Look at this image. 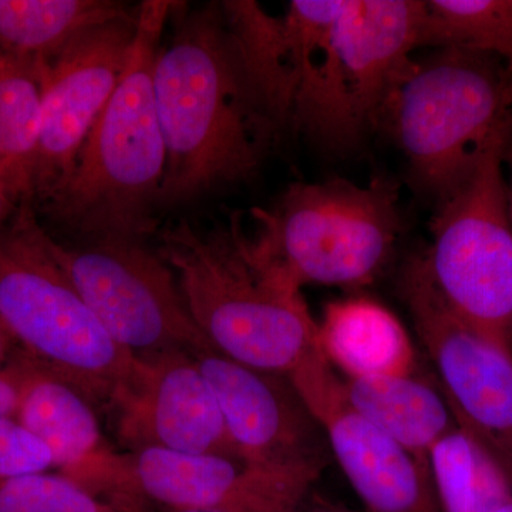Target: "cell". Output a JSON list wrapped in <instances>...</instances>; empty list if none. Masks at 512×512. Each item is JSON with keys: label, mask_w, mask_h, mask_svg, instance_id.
<instances>
[{"label": "cell", "mask_w": 512, "mask_h": 512, "mask_svg": "<svg viewBox=\"0 0 512 512\" xmlns=\"http://www.w3.org/2000/svg\"><path fill=\"white\" fill-rule=\"evenodd\" d=\"M154 66L165 146L158 207H177L254 175L278 133L249 82L220 3L175 16Z\"/></svg>", "instance_id": "cell-1"}, {"label": "cell", "mask_w": 512, "mask_h": 512, "mask_svg": "<svg viewBox=\"0 0 512 512\" xmlns=\"http://www.w3.org/2000/svg\"><path fill=\"white\" fill-rule=\"evenodd\" d=\"M158 241L212 350L289 379L319 349L318 322L301 289L256 251L241 211L207 228L165 225Z\"/></svg>", "instance_id": "cell-2"}, {"label": "cell", "mask_w": 512, "mask_h": 512, "mask_svg": "<svg viewBox=\"0 0 512 512\" xmlns=\"http://www.w3.org/2000/svg\"><path fill=\"white\" fill-rule=\"evenodd\" d=\"M175 2L144 0L116 90L84 141L72 174L42 205L55 224L82 238L146 241L158 231L165 171L154 99V66Z\"/></svg>", "instance_id": "cell-3"}, {"label": "cell", "mask_w": 512, "mask_h": 512, "mask_svg": "<svg viewBox=\"0 0 512 512\" xmlns=\"http://www.w3.org/2000/svg\"><path fill=\"white\" fill-rule=\"evenodd\" d=\"M33 205L0 231V320L18 349L111 409L140 375L56 264Z\"/></svg>", "instance_id": "cell-4"}, {"label": "cell", "mask_w": 512, "mask_h": 512, "mask_svg": "<svg viewBox=\"0 0 512 512\" xmlns=\"http://www.w3.org/2000/svg\"><path fill=\"white\" fill-rule=\"evenodd\" d=\"M380 123L399 144L421 188L444 198L495 138L512 130V72L497 57L437 47L413 59Z\"/></svg>", "instance_id": "cell-5"}, {"label": "cell", "mask_w": 512, "mask_h": 512, "mask_svg": "<svg viewBox=\"0 0 512 512\" xmlns=\"http://www.w3.org/2000/svg\"><path fill=\"white\" fill-rule=\"evenodd\" d=\"M399 194L386 180L289 185L272 210H254L256 251L295 288L372 284L400 231Z\"/></svg>", "instance_id": "cell-6"}, {"label": "cell", "mask_w": 512, "mask_h": 512, "mask_svg": "<svg viewBox=\"0 0 512 512\" xmlns=\"http://www.w3.org/2000/svg\"><path fill=\"white\" fill-rule=\"evenodd\" d=\"M426 2L346 0L306 73L292 130L329 148L353 146L384 106L421 46Z\"/></svg>", "instance_id": "cell-7"}, {"label": "cell", "mask_w": 512, "mask_h": 512, "mask_svg": "<svg viewBox=\"0 0 512 512\" xmlns=\"http://www.w3.org/2000/svg\"><path fill=\"white\" fill-rule=\"evenodd\" d=\"M512 130L495 138L440 200L433 244L421 258L441 301L512 352V211L503 175Z\"/></svg>", "instance_id": "cell-8"}, {"label": "cell", "mask_w": 512, "mask_h": 512, "mask_svg": "<svg viewBox=\"0 0 512 512\" xmlns=\"http://www.w3.org/2000/svg\"><path fill=\"white\" fill-rule=\"evenodd\" d=\"M320 470L256 463L242 456L184 454L163 448L104 451L73 480L123 512H298Z\"/></svg>", "instance_id": "cell-9"}, {"label": "cell", "mask_w": 512, "mask_h": 512, "mask_svg": "<svg viewBox=\"0 0 512 512\" xmlns=\"http://www.w3.org/2000/svg\"><path fill=\"white\" fill-rule=\"evenodd\" d=\"M47 247L111 338L136 359L211 349L173 269L144 242L97 239L66 247L49 235Z\"/></svg>", "instance_id": "cell-10"}, {"label": "cell", "mask_w": 512, "mask_h": 512, "mask_svg": "<svg viewBox=\"0 0 512 512\" xmlns=\"http://www.w3.org/2000/svg\"><path fill=\"white\" fill-rule=\"evenodd\" d=\"M403 292L458 429L476 441L512 483V352L447 308L421 258L407 269Z\"/></svg>", "instance_id": "cell-11"}, {"label": "cell", "mask_w": 512, "mask_h": 512, "mask_svg": "<svg viewBox=\"0 0 512 512\" xmlns=\"http://www.w3.org/2000/svg\"><path fill=\"white\" fill-rule=\"evenodd\" d=\"M136 23L137 10L94 26L43 66L35 207H42L72 174L84 141L119 83Z\"/></svg>", "instance_id": "cell-12"}, {"label": "cell", "mask_w": 512, "mask_h": 512, "mask_svg": "<svg viewBox=\"0 0 512 512\" xmlns=\"http://www.w3.org/2000/svg\"><path fill=\"white\" fill-rule=\"evenodd\" d=\"M330 453L367 512H443L430 467L350 409L342 379L318 349L291 377Z\"/></svg>", "instance_id": "cell-13"}, {"label": "cell", "mask_w": 512, "mask_h": 512, "mask_svg": "<svg viewBox=\"0 0 512 512\" xmlns=\"http://www.w3.org/2000/svg\"><path fill=\"white\" fill-rule=\"evenodd\" d=\"M194 359L242 457L322 471L329 460L328 440L288 377L242 365L212 349L195 353Z\"/></svg>", "instance_id": "cell-14"}, {"label": "cell", "mask_w": 512, "mask_h": 512, "mask_svg": "<svg viewBox=\"0 0 512 512\" xmlns=\"http://www.w3.org/2000/svg\"><path fill=\"white\" fill-rule=\"evenodd\" d=\"M138 360L140 375L110 409L127 450L241 456L194 356L171 352Z\"/></svg>", "instance_id": "cell-15"}, {"label": "cell", "mask_w": 512, "mask_h": 512, "mask_svg": "<svg viewBox=\"0 0 512 512\" xmlns=\"http://www.w3.org/2000/svg\"><path fill=\"white\" fill-rule=\"evenodd\" d=\"M345 2L292 0L282 16L254 0L220 3L249 82L278 131L291 126L312 57Z\"/></svg>", "instance_id": "cell-16"}, {"label": "cell", "mask_w": 512, "mask_h": 512, "mask_svg": "<svg viewBox=\"0 0 512 512\" xmlns=\"http://www.w3.org/2000/svg\"><path fill=\"white\" fill-rule=\"evenodd\" d=\"M10 360L20 379L15 419L46 444L60 474L109 450L90 397L22 350L16 349Z\"/></svg>", "instance_id": "cell-17"}, {"label": "cell", "mask_w": 512, "mask_h": 512, "mask_svg": "<svg viewBox=\"0 0 512 512\" xmlns=\"http://www.w3.org/2000/svg\"><path fill=\"white\" fill-rule=\"evenodd\" d=\"M318 345L345 377L409 376L416 350L403 323L366 298L330 302L318 322Z\"/></svg>", "instance_id": "cell-18"}, {"label": "cell", "mask_w": 512, "mask_h": 512, "mask_svg": "<svg viewBox=\"0 0 512 512\" xmlns=\"http://www.w3.org/2000/svg\"><path fill=\"white\" fill-rule=\"evenodd\" d=\"M350 409L429 466L431 448L457 429L439 384L414 375L345 377Z\"/></svg>", "instance_id": "cell-19"}, {"label": "cell", "mask_w": 512, "mask_h": 512, "mask_svg": "<svg viewBox=\"0 0 512 512\" xmlns=\"http://www.w3.org/2000/svg\"><path fill=\"white\" fill-rule=\"evenodd\" d=\"M136 10L111 0H0V53L50 62L86 30Z\"/></svg>", "instance_id": "cell-20"}, {"label": "cell", "mask_w": 512, "mask_h": 512, "mask_svg": "<svg viewBox=\"0 0 512 512\" xmlns=\"http://www.w3.org/2000/svg\"><path fill=\"white\" fill-rule=\"evenodd\" d=\"M46 62L0 53V144L20 205L35 207Z\"/></svg>", "instance_id": "cell-21"}, {"label": "cell", "mask_w": 512, "mask_h": 512, "mask_svg": "<svg viewBox=\"0 0 512 512\" xmlns=\"http://www.w3.org/2000/svg\"><path fill=\"white\" fill-rule=\"evenodd\" d=\"M429 467L443 512H493L512 498L503 470L458 427L431 448Z\"/></svg>", "instance_id": "cell-22"}, {"label": "cell", "mask_w": 512, "mask_h": 512, "mask_svg": "<svg viewBox=\"0 0 512 512\" xmlns=\"http://www.w3.org/2000/svg\"><path fill=\"white\" fill-rule=\"evenodd\" d=\"M426 8L421 46L476 50L512 72V0H431Z\"/></svg>", "instance_id": "cell-23"}, {"label": "cell", "mask_w": 512, "mask_h": 512, "mask_svg": "<svg viewBox=\"0 0 512 512\" xmlns=\"http://www.w3.org/2000/svg\"><path fill=\"white\" fill-rule=\"evenodd\" d=\"M0 512H123L63 474L40 473L0 484Z\"/></svg>", "instance_id": "cell-24"}, {"label": "cell", "mask_w": 512, "mask_h": 512, "mask_svg": "<svg viewBox=\"0 0 512 512\" xmlns=\"http://www.w3.org/2000/svg\"><path fill=\"white\" fill-rule=\"evenodd\" d=\"M52 468L55 460L42 440L15 417L0 420V484Z\"/></svg>", "instance_id": "cell-25"}, {"label": "cell", "mask_w": 512, "mask_h": 512, "mask_svg": "<svg viewBox=\"0 0 512 512\" xmlns=\"http://www.w3.org/2000/svg\"><path fill=\"white\" fill-rule=\"evenodd\" d=\"M20 392L19 372L9 359L8 365L0 369V420L15 417Z\"/></svg>", "instance_id": "cell-26"}, {"label": "cell", "mask_w": 512, "mask_h": 512, "mask_svg": "<svg viewBox=\"0 0 512 512\" xmlns=\"http://www.w3.org/2000/svg\"><path fill=\"white\" fill-rule=\"evenodd\" d=\"M20 202L8 184L0 178V231L12 220L15 212L18 211Z\"/></svg>", "instance_id": "cell-27"}, {"label": "cell", "mask_w": 512, "mask_h": 512, "mask_svg": "<svg viewBox=\"0 0 512 512\" xmlns=\"http://www.w3.org/2000/svg\"><path fill=\"white\" fill-rule=\"evenodd\" d=\"M18 349L15 339L10 335L9 330L5 328L2 320H0V369L8 365L13 352Z\"/></svg>", "instance_id": "cell-28"}, {"label": "cell", "mask_w": 512, "mask_h": 512, "mask_svg": "<svg viewBox=\"0 0 512 512\" xmlns=\"http://www.w3.org/2000/svg\"><path fill=\"white\" fill-rule=\"evenodd\" d=\"M0 178L10 187L9 168L8 163H6L5 154H3L2 144H0ZM10 190H12V187H10ZM13 194H15V192H13Z\"/></svg>", "instance_id": "cell-29"}, {"label": "cell", "mask_w": 512, "mask_h": 512, "mask_svg": "<svg viewBox=\"0 0 512 512\" xmlns=\"http://www.w3.org/2000/svg\"><path fill=\"white\" fill-rule=\"evenodd\" d=\"M493 512H512V498L510 501H507V503L501 505V507H498L497 510Z\"/></svg>", "instance_id": "cell-30"}, {"label": "cell", "mask_w": 512, "mask_h": 512, "mask_svg": "<svg viewBox=\"0 0 512 512\" xmlns=\"http://www.w3.org/2000/svg\"><path fill=\"white\" fill-rule=\"evenodd\" d=\"M178 512H222L217 510H188V511H178Z\"/></svg>", "instance_id": "cell-31"}, {"label": "cell", "mask_w": 512, "mask_h": 512, "mask_svg": "<svg viewBox=\"0 0 512 512\" xmlns=\"http://www.w3.org/2000/svg\"><path fill=\"white\" fill-rule=\"evenodd\" d=\"M312 512H345V511H338V510H316Z\"/></svg>", "instance_id": "cell-32"}, {"label": "cell", "mask_w": 512, "mask_h": 512, "mask_svg": "<svg viewBox=\"0 0 512 512\" xmlns=\"http://www.w3.org/2000/svg\"><path fill=\"white\" fill-rule=\"evenodd\" d=\"M511 211H512V201H511Z\"/></svg>", "instance_id": "cell-33"}]
</instances>
